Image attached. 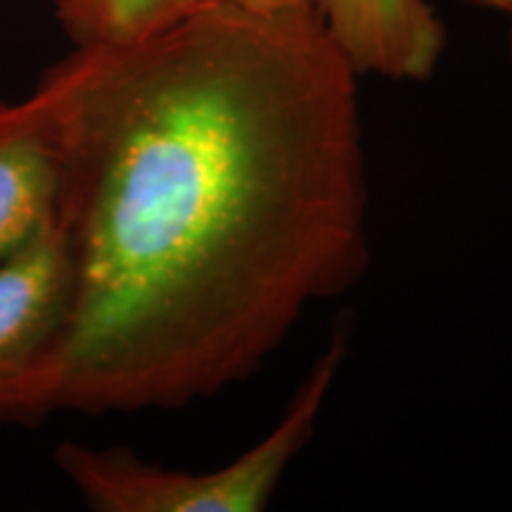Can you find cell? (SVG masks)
<instances>
[{"mask_svg": "<svg viewBox=\"0 0 512 512\" xmlns=\"http://www.w3.org/2000/svg\"><path fill=\"white\" fill-rule=\"evenodd\" d=\"M358 79L316 10L211 3L41 76L72 302L27 422L209 399L366 273Z\"/></svg>", "mask_w": 512, "mask_h": 512, "instance_id": "6da1fadb", "label": "cell"}, {"mask_svg": "<svg viewBox=\"0 0 512 512\" xmlns=\"http://www.w3.org/2000/svg\"><path fill=\"white\" fill-rule=\"evenodd\" d=\"M316 12L358 76L420 83L446 53V24L430 0H316Z\"/></svg>", "mask_w": 512, "mask_h": 512, "instance_id": "277c9868", "label": "cell"}, {"mask_svg": "<svg viewBox=\"0 0 512 512\" xmlns=\"http://www.w3.org/2000/svg\"><path fill=\"white\" fill-rule=\"evenodd\" d=\"M207 0H55V17L74 48H117L174 27Z\"/></svg>", "mask_w": 512, "mask_h": 512, "instance_id": "8992f818", "label": "cell"}, {"mask_svg": "<svg viewBox=\"0 0 512 512\" xmlns=\"http://www.w3.org/2000/svg\"><path fill=\"white\" fill-rule=\"evenodd\" d=\"M60 185V133L41 88L0 102V264L55 219Z\"/></svg>", "mask_w": 512, "mask_h": 512, "instance_id": "5b68a950", "label": "cell"}, {"mask_svg": "<svg viewBox=\"0 0 512 512\" xmlns=\"http://www.w3.org/2000/svg\"><path fill=\"white\" fill-rule=\"evenodd\" d=\"M508 50H510V60H512V22H510V34H508Z\"/></svg>", "mask_w": 512, "mask_h": 512, "instance_id": "9c48e42d", "label": "cell"}, {"mask_svg": "<svg viewBox=\"0 0 512 512\" xmlns=\"http://www.w3.org/2000/svg\"><path fill=\"white\" fill-rule=\"evenodd\" d=\"M463 3L479 10L496 12V15H505L512 22V0H463Z\"/></svg>", "mask_w": 512, "mask_h": 512, "instance_id": "ba28073f", "label": "cell"}, {"mask_svg": "<svg viewBox=\"0 0 512 512\" xmlns=\"http://www.w3.org/2000/svg\"><path fill=\"white\" fill-rule=\"evenodd\" d=\"M207 3L259 12V15H285V12L316 10V0H207Z\"/></svg>", "mask_w": 512, "mask_h": 512, "instance_id": "52a82bcc", "label": "cell"}, {"mask_svg": "<svg viewBox=\"0 0 512 512\" xmlns=\"http://www.w3.org/2000/svg\"><path fill=\"white\" fill-rule=\"evenodd\" d=\"M347 335L337 332L292 396L283 418L238 458L214 470H176L128 448L62 441L55 463L95 512H261L273 503L294 460L316 432L339 370Z\"/></svg>", "mask_w": 512, "mask_h": 512, "instance_id": "7a4b0ae2", "label": "cell"}, {"mask_svg": "<svg viewBox=\"0 0 512 512\" xmlns=\"http://www.w3.org/2000/svg\"><path fill=\"white\" fill-rule=\"evenodd\" d=\"M72 302L62 221L38 230L0 264V420L27 422L29 399L57 347Z\"/></svg>", "mask_w": 512, "mask_h": 512, "instance_id": "3957f363", "label": "cell"}]
</instances>
